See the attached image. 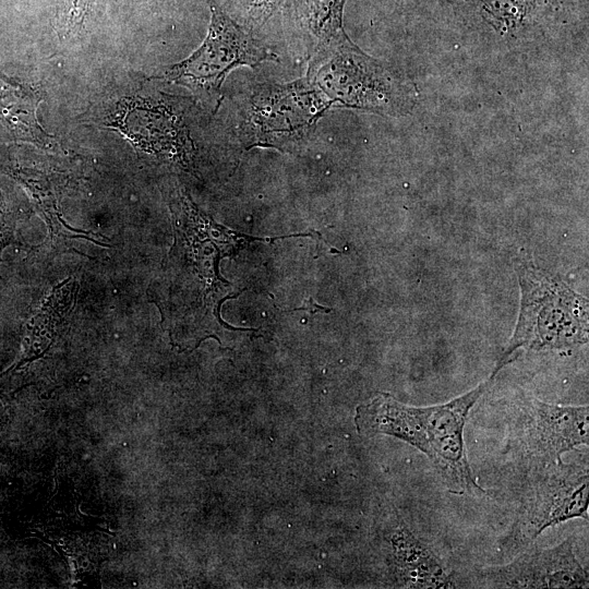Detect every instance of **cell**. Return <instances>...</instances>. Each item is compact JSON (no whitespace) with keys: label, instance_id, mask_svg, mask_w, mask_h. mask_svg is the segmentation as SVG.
<instances>
[{"label":"cell","instance_id":"1","mask_svg":"<svg viewBox=\"0 0 589 589\" xmlns=\"http://www.w3.org/2000/svg\"><path fill=\"white\" fill-rule=\"evenodd\" d=\"M494 377L492 373L468 393L448 402L428 407L408 406L382 393L357 407V431L365 436L390 435L416 447L434 465L452 493H485L476 482L467 459L464 429L470 410Z\"/></svg>","mask_w":589,"mask_h":589},{"label":"cell","instance_id":"2","mask_svg":"<svg viewBox=\"0 0 589 589\" xmlns=\"http://www.w3.org/2000/svg\"><path fill=\"white\" fill-rule=\"evenodd\" d=\"M306 79L328 108L400 117L409 113L417 100L409 80L365 53L348 35L314 47Z\"/></svg>","mask_w":589,"mask_h":589},{"label":"cell","instance_id":"3","mask_svg":"<svg viewBox=\"0 0 589 589\" xmlns=\"http://www.w3.org/2000/svg\"><path fill=\"white\" fill-rule=\"evenodd\" d=\"M520 288L517 324L493 374L518 349L560 350L588 342V300L527 257L516 260Z\"/></svg>","mask_w":589,"mask_h":589},{"label":"cell","instance_id":"4","mask_svg":"<svg viewBox=\"0 0 589 589\" xmlns=\"http://www.w3.org/2000/svg\"><path fill=\"white\" fill-rule=\"evenodd\" d=\"M328 106L305 77L252 87L238 111L237 133L247 149L290 152L306 141Z\"/></svg>","mask_w":589,"mask_h":589},{"label":"cell","instance_id":"5","mask_svg":"<svg viewBox=\"0 0 589 589\" xmlns=\"http://www.w3.org/2000/svg\"><path fill=\"white\" fill-rule=\"evenodd\" d=\"M209 24L202 45L187 59L154 79L181 85L205 98L217 110L227 75L240 67L255 68L278 61V56L233 20L216 1L209 0Z\"/></svg>","mask_w":589,"mask_h":589},{"label":"cell","instance_id":"6","mask_svg":"<svg viewBox=\"0 0 589 589\" xmlns=\"http://www.w3.org/2000/svg\"><path fill=\"white\" fill-rule=\"evenodd\" d=\"M589 477L587 466L563 461L541 466L525 494L516 519L500 540L501 549L519 553L545 529L564 521H588Z\"/></svg>","mask_w":589,"mask_h":589},{"label":"cell","instance_id":"7","mask_svg":"<svg viewBox=\"0 0 589 589\" xmlns=\"http://www.w3.org/2000/svg\"><path fill=\"white\" fill-rule=\"evenodd\" d=\"M588 406H560L525 399L516 424L517 442L533 461L544 466L589 441Z\"/></svg>","mask_w":589,"mask_h":589},{"label":"cell","instance_id":"8","mask_svg":"<svg viewBox=\"0 0 589 589\" xmlns=\"http://www.w3.org/2000/svg\"><path fill=\"white\" fill-rule=\"evenodd\" d=\"M471 26L504 43L541 36L564 17L573 0H447Z\"/></svg>","mask_w":589,"mask_h":589},{"label":"cell","instance_id":"9","mask_svg":"<svg viewBox=\"0 0 589 589\" xmlns=\"http://www.w3.org/2000/svg\"><path fill=\"white\" fill-rule=\"evenodd\" d=\"M480 578L492 588H587L588 572L578 562L572 539L544 549H528L513 562L486 567Z\"/></svg>","mask_w":589,"mask_h":589},{"label":"cell","instance_id":"10","mask_svg":"<svg viewBox=\"0 0 589 589\" xmlns=\"http://www.w3.org/2000/svg\"><path fill=\"white\" fill-rule=\"evenodd\" d=\"M392 568L405 588H453L455 581L436 555L405 526L392 534Z\"/></svg>","mask_w":589,"mask_h":589},{"label":"cell","instance_id":"11","mask_svg":"<svg viewBox=\"0 0 589 589\" xmlns=\"http://www.w3.org/2000/svg\"><path fill=\"white\" fill-rule=\"evenodd\" d=\"M40 95L0 70V120L14 139L49 148L53 136L44 131L36 111Z\"/></svg>","mask_w":589,"mask_h":589},{"label":"cell","instance_id":"12","mask_svg":"<svg viewBox=\"0 0 589 589\" xmlns=\"http://www.w3.org/2000/svg\"><path fill=\"white\" fill-rule=\"evenodd\" d=\"M346 0H291L290 14L296 25L314 40V47L346 36Z\"/></svg>","mask_w":589,"mask_h":589},{"label":"cell","instance_id":"13","mask_svg":"<svg viewBox=\"0 0 589 589\" xmlns=\"http://www.w3.org/2000/svg\"><path fill=\"white\" fill-rule=\"evenodd\" d=\"M99 0H60L57 12V29L61 37L82 31L92 17Z\"/></svg>","mask_w":589,"mask_h":589},{"label":"cell","instance_id":"14","mask_svg":"<svg viewBox=\"0 0 589 589\" xmlns=\"http://www.w3.org/2000/svg\"><path fill=\"white\" fill-rule=\"evenodd\" d=\"M287 0H239L243 26L249 29L263 26Z\"/></svg>","mask_w":589,"mask_h":589},{"label":"cell","instance_id":"15","mask_svg":"<svg viewBox=\"0 0 589 589\" xmlns=\"http://www.w3.org/2000/svg\"><path fill=\"white\" fill-rule=\"evenodd\" d=\"M309 311L311 314H315L317 312H324L329 313L332 309L323 306L318 303H316L312 298H309L304 301V304L301 308L296 309V311Z\"/></svg>","mask_w":589,"mask_h":589}]
</instances>
